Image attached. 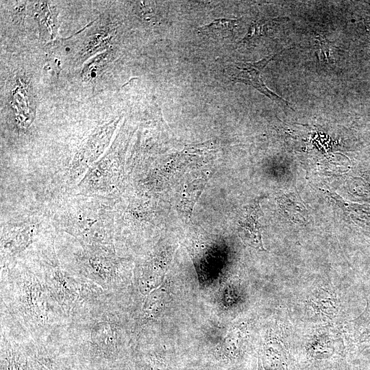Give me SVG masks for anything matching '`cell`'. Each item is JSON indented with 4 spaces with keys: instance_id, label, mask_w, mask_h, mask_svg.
Segmentation results:
<instances>
[{
    "instance_id": "obj_1",
    "label": "cell",
    "mask_w": 370,
    "mask_h": 370,
    "mask_svg": "<svg viewBox=\"0 0 370 370\" xmlns=\"http://www.w3.org/2000/svg\"><path fill=\"white\" fill-rule=\"evenodd\" d=\"M1 267L2 332L19 333L45 343L71 322L30 268L19 263Z\"/></svg>"
},
{
    "instance_id": "obj_2",
    "label": "cell",
    "mask_w": 370,
    "mask_h": 370,
    "mask_svg": "<svg viewBox=\"0 0 370 370\" xmlns=\"http://www.w3.org/2000/svg\"><path fill=\"white\" fill-rule=\"evenodd\" d=\"M49 214L56 231L83 248L115 252L113 198L69 194L60 197Z\"/></svg>"
},
{
    "instance_id": "obj_3",
    "label": "cell",
    "mask_w": 370,
    "mask_h": 370,
    "mask_svg": "<svg viewBox=\"0 0 370 370\" xmlns=\"http://www.w3.org/2000/svg\"><path fill=\"white\" fill-rule=\"evenodd\" d=\"M56 238L49 212L24 211L1 219V267L40 260L56 250Z\"/></svg>"
},
{
    "instance_id": "obj_4",
    "label": "cell",
    "mask_w": 370,
    "mask_h": 370,
    "mask_svg": "<svg viewBox=\"0 0 370 370\" xmlns=\"http://www.w3.org/2000/svg\"><path fill=\"white\" fill-rule=\"evenodd\" d=\"M25 266L42 280L71 321L88 314L116 293L65 269L57 252Z\"/></svg>"
},
{
    "instance_id": "obj_5",
    "label": "cell",
    "mask_w": 370,
    "mask_h": 370,
    "mask_svg": "<svg viewBox=\"0 0 370 370\" xmlns=\"http://www.w3.org/2000/svg\"><path fill=\"white\" fill-rule=\"evenodd\" d=\"M79 245V247L72 249L69 256H58L61 266L107 291L119 292L125 284L122 268L123 259L117 257L114 251L83 248Z\"/></svg>"
},
{
    "instance_id": "obj_6",
    "label": "cell",
    "mask_w": 370,
    "mask_h": 370,
    "mask_svg": "<svg viewBox=\"0 0 370 370\" xmlns=\"http://www.w3.org/2000/svg\"><path fill=\"white\" fill-rule=\"evenodd\" d=\"M279 54V53L273 54L256 62H233L227 68L230 80L234 83H243L251 86L278 105L289 106V103L268 88L261 78V72L263 69Z\"/></svg>"
},
{
    "instance_id": "obj_7",
    "label": "cell",
    "mask_w": 370,
    "mask_h": 370,
    "mask_svg": "<svg viewBox=\"0 0 370 370\" xmlns=\"http://www.w3.org/2000/svg\"><path fill=\"white\" fill-rule=\"evenodd\" d=\"M258 206L247 209L245 217L241 221L240 236L247 244L263 249L258 221Z\"/></svg>"
},
{
    "instance_id": "obj_8",
    "label": "cell",
    "mask_w": 370,
    "mask_h": 370,
    "mask_svg": "<svg viewBox=\"0 0 370 370\" xmlns=\"http://www.w3.org/2000/svg\"><path fill=\"white\" fill-rule=\"evenodd\" d=\"M238 23V18H221L199 27L197 31L210 38L224 40L234 36V30Z\"/></svg>"
},
{
    "instance_id": "obj_9",
    "label": "cell",
    "mask_w": 370,
    "mask_h": 370,
    "mask_svg": "<svg viewBox=\"0 0 370 370\" xmlns=\"http://www.w3.org/2000/svg\"><path fill=\"white\" fill-rule=\"evenodd\" d=\"M206 180L199 178L191 182L182 195L180 209L190 215L193 208L203 191Z\"/></svg>"
},
{
    "instance_id": "obj_10",
    "label": "cell",
    "mask_w": 370,
    "mask_h": 370,
    "mask_svg": "<svg viewBox=\"0 0 370 370\" xmlns=\"http://www.w3.org/2000/svg\"><path fill=\"white\" fill-rule=\"evenodd\" d=\"M277 19L259 20L250 25L247 34L240 42V45L252 44L267 35L269 25Z\"/></svg>"
},
{
    "instance_id": "obj_11",
    "label": "cell",
    "mask_w": 370,
    "mask_h": 370,
    "mask_svg": "<svg viewBox=\"0 0 370 370\" xmlns=\"http://www.w3.org/2000/svg\"><path fill=\"white\" fill-rule=\"evenodd\" d=\"M355 328L360 343L370 342V299H367L365 310L355 320Z\"/></svg>"
},
{
    "instance_id": "obj_12",
    "label": "cell",
    "mask_w": 370,
    "mask_h": 370,
    "mask_svg": "<svg viewBox=\"0 0 370 370\" xmlns=\"http://www.w3.org/2000/svg\"><path fill=\"white\" fill-rule=\"evenodd\" d=\"M317 46V55L319 63L323 65H329L332 62L331 58L332 49L335 47L324 36L318 34L315 37Z\"/></svg>"
},
{
    "instance_id": "obj_13",
    "label": "cell",
    "mask_w": 370,
    "mask_h": 370,
    "mask_svg": "<svg viewBox=\"0 0 370 370\" xmlns=\"http://www.w3.org/2000/svg\"><path fill=\"white\" fill-rule=\"evenodd\" d=\"M364 24L366 27L368 34L370 36V16H366L364 19Z\"/></svg>"
}]
</instances>
